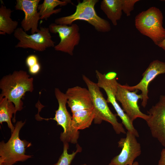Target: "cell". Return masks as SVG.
Here are the masks:
<instances>
[{
    "label": "cell",
    "instance_id": "obj_21",
    "mask_svg": "<svg viewBox=\"0 0 165 165\" xmlns=\"http://www.w3.org/2000/svg\"><path fill=\"white\" fill-rule=\"evenodd\" d=\"M69 145L68 143H64L63 152L57 162L53 165H70V164L76 154L81 151V148L78 145L75 152L71 154L68 153Z\"/></svg>",
    "mask_w": 165,
    "mask_h": 165
},
{
    "label": "cell",
    "instance_id": "obj_29",
    "mask_svg": "<svg viewBox=\"0 0 165 165\" xmlns=\"http://www.w3.org/2000/svg\"><path fill=\"white\" fill-rule=\"evenodd\" d=\"M0 165H5V164H2H2H0Z\"/></svg>",
    "mask_w": 165,
    "mask_h": 165
},
{
    "label": "cell",
    "instance_id": "obj_9",
    "mask_svg": "<svg viewBox=\"0 0 165 165\" xmlns=\"http://www.w3.org/2000/svg\"><path fill=\"white\" fill-rule=\"evenodd\" d=\"M48 28L50 32L58 34L60 38V42L54 47V50L73 56L74 48L79 44L80 39L78 25L72 24L68 26L53 23L51 24Z\"/></svg>",
    "mask_w": 165,
    "mask_h": 165
},
{
    "label": "cell",
    "instance_id": "obj_7",
    "mask_svg": "<svg viewBox=\"0 0 165 165\" xmlns=\"http://www.w3.org/2000/svg\"><path fill=\"white\" fill-rule=\"evenodd\" d=\"M54 93L59 106L55 111V117L50 119L56 121L57 125L61 126L64 131L61 135V140L64 143L70 142L75 144L77 142L79 132L73 127L72 116L68 112L66 106L67 99L65 94L56 88Z\"/></svg>",
    "mask_w": 165,
    "mask_h": 165
},
{
    "label": "cell",
    "instance_id": "obj_16",
    "mask_svg": "<svg viewBox=\"0 0 165 165\" xmlns=\"http://www.w3.org/2000/svg\"><path fill=\"white\" fill-rule=\"evenodd\" d=\"M100 7L113 25L117 26L122 15V0H103Z\"/></svg>",
    "mask_w": 165,
    "mask_h": 165
},
{
    "label": "cell",
    "instance_id": "obj_15",
    "mask_svg": "<svg viewBox=\"0 0 165 165\" xmlns=\"http://www.w3.org/2000/svg\"><path fill=\"white\" fill-rule=\"evenodd\" d=\"M65 94L67 104L72 113L94 108L91 96L88 89L77 86L68 89Z\"/></svg>",
    "mask_w": 165,
    "mask_h": 165
},
{
    "label": "cell",
    "instance_id": "obj_27",
    "mask_svg": "<svg viewBox=\"0 0 165 165\" xmlns=\"http://www.w3.org/2000/svg\"><path fill=\"white\" fill-rule=\"evenodd\" d=\"M139 163L137 161H135L134 162V163L131 165H139Z\"/></svg>",
    "mask_w": 165,
    "mask_h": 165
},
{
    "label": "cell",
    "instance_id": "obj_28",
    "mask_svg": "<svg viewBox=\"0 0 165 165\" xmlns=\"http://www.w3.org/2000/svg\"><path fill=\"white\" fill-rule=\"evenodd\" d=\"M81 165H86V164H82ZM108 165H111V164H110V163H109Z\"/></svg>",
    "mask_w": 165,
    "mask_h": 165
},
{
    "label": "cell",
    "instance_id": "obj_18",
    "mask_svg": "<svg viewBox=\"0 0 165 165\" xmlns=\"http://www.w3.org/2000/svg\"><path fill=\"white\" fill-rule=\"evenodd\" d=\"M72 115L73 127L78 130L90 126L94 120L95 112L93 108L76 111L72 113Z\"/></svg>",
    "mask_w": 165,
    "mask_h": 165
},
{
    "label": "cell",
    "instance_id": "obj_5",
    "mask_svg": "<svg viewBox=\"0 0 165 165\" xmlns=\"http://www.w3.org/2000/svg\"><path fill=\"white\" fill-rule=\"evenodd\" d=\"M82 78L91 96L95 112L94 123L99 124L105 121L112 125L117 134H126L123 124L118 122L116 116L110 110L107 100L104 97L97 83L91 80L85 75H82Z\"/></svg>",
    "mask_w": 165,
    "mask_h": 165
},
{
    "label": "cell",
    "instance_id": "obj_4",
    "mask_svg": "<svg viewBox=\"0 0 165 165\" xmlns=\"http://www.w3.org/2000/svg\"><path fill=\"white\" fill-rule=\"evenodd\" d=\"M25 123V121H17L8 141L0 142V164L13 165L31 157V156L25 154L26 148L31 146V143L26 140H21L19 136L20 130Z\"/></svg>",
    "mask_w": 165,
    "mask_h": 165
},
{
    "label": "cell",
    "instance_id": "obj_25",
    "mask_svg": "<svg viewBox=\"0 0 165 165\" xmlns=\"http://www.w3.org/2000/svg\"><path fill=\"white\" fill-rule=\"evenodd\" d=\"M158 165H165V148L163 149L161 151Z\"/></svg>",
    "mask_w": 165,
    "mask_h": 165
},
{
    "label": "cell",
    "instance_id": "obj_24",
    "mask_svg": "<svg viewBox=\"0 0 165 165\" xmlns=\"http://www.w3.org/2000/svg\"><path fill=\"white\" fill-rule=\"evenodd\" d=\"M41 65L39 63L34 65L28 68V71L32 75H36L41 70Z\"/></svg>",
    "mask_w": 165,
    "mask_h": 165
},
{
    "label": "cell",
    "instance_id": "obj_23",
    "mask_svg": "<svg viewBox=\"0 0 165 165\" xmlns=\"http://www.w3.org/2000/svg\"><path fill=\"white\" fill-rule=\"evenodd\" d=\"M26 64L29 68L39 63L38 58L35 55H30L28 56L25 61Z\"/></svg>",
    "mask_w": 165,
    "mask_h": 165
},
{
    "label": "cell",
    "instance_id": "obj_10",
    "mask_svg": "<svg viewBox=\"0 0 165 165\" xmlns=\"http://www.w3.org/2000/svg\"><path fill=\"white\" fill-rule=\"evenodd\" d=\"M138 90L130 91L126 89L123 85L118 83L116 94L117 101L121 104L123 109L130 120L133 121L138 118L146 121L149 116L142 113L138 105L139 100H142L141 94H137Z\"/></svg>",
    "mask_w": 165,
    "mask_h": 165
},
{
    "label": "cell",
    "instance_id": "obj_22",
    "mask_svg": "<svg viewBox=\"0 0 165 165\" xmlns=\"http://www.w3.org/2000/svg\"><path fill=\"white\" fill-rule=\"evenodd\" d=\"M139 1V0H122V11L127 16L130 15L135 4Z\"/></svg>",
    "mask_w": 165,
    "mask_h": 165
},
{
    "label": "cell",
    "instance_id": "obj_12",
    "mask_svg": "<svg viewBox=\"0 0 165 165\" xmlns=\"http://www.w3.org/2000/svg\"><path fill=\"white\" fill-rule=\"evenodd\" d=\"M132 133L127 131L125 138L119 141V147L122 148L119 154L114 157L109 163L112 165H131L141 153L140 144Z\"/></svg>",
    "mask_w": 165,
    "mask_h": 165
},
{
    "label": "cell",
    "instance_id": "obj_3",
    "mask_svg": "<svg viewBox=\"0 0 165 165\" xmlns=\"http://www.w3.org/2000/svg\"><path fill=\"white\" fill-rule=\"evenodd\" d=\"M98 0H83L76 6L75 12L69 16L57 18L55 23L58 24L72 25L77 20L86 21L92 25L98 31L108 32L111 30L109 22L97 14L95 6Z\"/></svg>",
    "mask_w": 165,
    "mask_h": 165
},
{
    "label": "cell",
    "instance_id": "obj_13",
    "mask_svg": "<svg viewBox=\"0 0 165 165\" xmlns=\"http://www.w3.org/2000/svg\"><path fill=\"white\" fill-rule=\"evenodd\" d=\"M165 73V62L158 60L153 61L142 75L143 77L137 85L130 86L124 85V86L130 91L136 90L141 92L142 100L141 105L145 108L149 99L148 96V87L150 83L158 75Z\"/></svg>",
    "mask_w": 165,
    "mask_h": 165
},
{
    "label": "cell",
    "instance_id": "obj_26",
    "mask_svg": "<svg viewBox=\"0 0 165 165\" xmlns=\"http://www.w3.org/2000/svg\"><path fill=\"white\" fill-rule=\"evenodd\" d=\"M159 47L165 51V39L158 46Z\"/></svg>",
    "mask_w": 165,
    "mask_h": 165
},
{
    "label": "cell",
    "instance_id": "obj_1",
    "mask_svg": "<svg viewBox=\"0 0 165 165\" xmlns=\"http://www.w3.org/2000/svg\"><path fill=\"white\" fill-rule=\"evenodd\" d=\"M0 96L13 102L17 112L23 108L21 98L25 93L32 92L34 90L33 78L30 77L25 71H15L2 78L0 81Z\"/></svg>",
    "mask_w": 165,
    "mask_h": 165
},
{
    "label": "cell",
    "instance_id": "obj_19",
    "mask_svg": "<svg viewBox=\"0 0 165 165\" xmlns=\"http://www.w3.org/2000/svg\"><path fill=\"white\" fill-rule=\"evenodd\" d=\"M13 12L3 4L0 8V34L10 35L17 28L18 22L12 20L11 18Z\"/></svg>",
    "mask_w": 165,
    "mask_h": 165
},
{
    "label": "cell",
    "instance_id": "obj_14",
    "mask_svg": "<svg viewBox=\"0 0 165 165\" xmlns=\"http://www.w3.org/2000/svg\"><path fill=\"white\" fill-rule=\"evenodd\" d=\"M40 0H16V10L22 11L25 16L21 22V28L27 32L31 30V34L38 32V24L40 19L38 8Z\"/></svg>",
    "mask_w": 165,
    "mask_h": 165
},
{
    "label": "cell",
    "instance_id": "obj_11",
    "mask_svg": "<svg viewBox=\"0 0 165 165\" xmlns=\"http://www.w3.org/2000/svg\"><path fill=\"white\" fill-rule=\"evenodd\" d=\"M147 112L149 117L146 121L152 136L165 147V95Z\"/></svg>",
    "mask_w": 165,
    "mask_h": 165
},
{
    "label": "cell",
    "instance_id": "obj_20",
    "mask_svg": "<svg viewBox=\"0 0 165 165\" xmlns=\"http://www.w3.org/2000/svg\"><path fill=\"white\" fill-rule=\"evenodd\" d=\"M71 2V0H44L43 2L38 5V10L40 15V19L47 20L53 14H57L61 10V8L54 9L57 6H65Z\"/></svg>",
    "mask_w": 165,
    "mask_h": 165
},
{
    "label": "cell",
    "instance_id": "obj_6",
    "mask_svg": "<svg viewBox=\"0 0 165 165\" xmlns=\"http://www.w3.org/2000/svg\"><path fill=\"white\" fill-rule=\"evenodd\" d=\"M95 72L98 80L97 84L99 88H102L105 91L107 97V102L112 105L117 115L122 120V124L127 131L134 134L136 137H138L139 134L133 126V122L117 102L116 95L119 83L117 80V73L111 72L106 74H102L97 70L95 71Z\"/></svg>",
    "mask_w": 165,
    "mask_h": 165
},
{
    "label": "cell",
    "instance_id": "obj_2",
    "mask_svg": "<svg viewBox=\"0 0 165 165\" xmlns=\"http://www.w3.org/2000/svg\"><path fill=\"white\" fill-rule=\"evenodd\" d=\"M163 16L158 8L151 7L135 17V25L142 34L150 38L158 46L165 39V28L163 26Z\"/></svg>",
    "mask_w": 165,
    "mask_h": 165
},
{
    "label": "cell",
    "instance_id": "obj_8",
    "mask_svg": "<svg viewBox=\"0 0 165 165\" xmlns=\"http://www.w3.org/2000/svg\"><path fill=\"white\" fill-rule=\"evenodd\" d=\"M14 36L19 41L16 48H30L43 51L48 48L55 46L49 28L41 27L37 32L30 35L28 34L21 28H18L14 32Z\"/></svg>",
    "mask_w": 165,
    "mask_h": 165
},
{
    "label": "cell",
    "instance_id": "obj_17",
    "mask_svg": "<svg viewBox=\"0 0 165 165\" xmlns=\"http://www.w3.org/2000/svg\"><path fill=\"white\" fill-rule=\"evenodd\" d=\"M16 109L14 104L5 97L0 96V123L6 122L8 127L10 129L11 133L14 131L15 127L13 125L11 119L14 114L13 119V122H15Z\"/></svg>",
    "mask_w": 165,
    "mask_h": 165
}]
</instances>
